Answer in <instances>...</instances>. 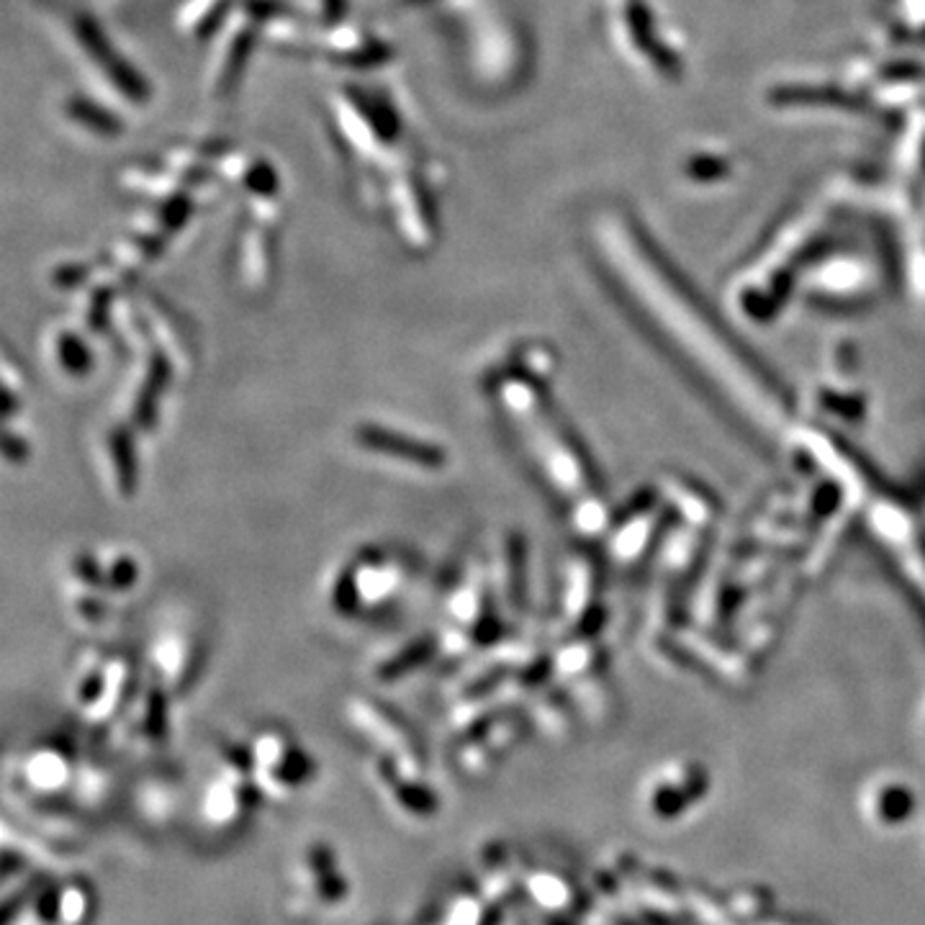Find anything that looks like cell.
I'll list each match as a JSON object with an SVG mask.
<instances>
[{
    "label": "cell",
    "mask_w": 925,
    "mask_h": 925,
    "mask_svg": "<svg viewBox=\"0 0 925 925\" xmlns=\"http://www.w3.org/2000/svg\"><path fill=\"white\" fill-rule=\"evenodd\" d=\"M327 126L334 147L357 170H373L409 147L407 126L394 96L384 88L350 82L327 98Z\"/></svg>",
    "instance_id": "1"
},
{
    "label": "cell",
    "mask_w": 925,
    "mask_h": 925,
    "mask_svg": "<svg viewBox=\"0 0 925 925\" xmlns=\"http://www.w3.org/2000/svg\"><path fill=\"white\" fill-rule=\"evenodd\" d=\"M355 882L330 840H306L290 861L283 910L290 921H332L353 907Z\"/></svg>",
    "instance_id": "2"
},
{
    "label": "cell",
    "mask_w": 925,
    "mask_h": 925,
    "mask_svg": "<svg viewBox=\"0 0 925 925\" xmlns=\"http://www.w3.org/2000/svg\"><path fill=\"white\" fill-rule=\"evenodd\" d=\"M63 21L67 47L80 63L82 78L96 88L93 93L124 111L147 109L152 98L147 75L136 70L101 24L86 13H70Z\"/></svg>",
    "instance_id": "3"
},
{
    "label": "cell",
    "mask_w": 925,
    "mask_h": 925,
    "mask_svg": "<svg viewBox=\"0 0 925 925\" xmlns=\"http://www.w3.org/2000/svg\"><path fill=\"white\" fill-rule=\"evenodd\" d=\"M263 800V792L252 774V759L244 746H224L217 767L203 779L198 797V825L211 836H236L247 828Z\"/></svg>",
    "instance_id": "4"
},
{
    "label": "cell",
    "mask_w": 925,
    "mask_h": 925,
    "mask_svg": "<svg viewBox=\"0 0 925 925\" xmlns=\"http://www.w3.org/2000/svg\"><path fill=\"white\" fill-rule=\"evenodd\" d=\"M290 9L286 0H242L211 42L203 86L211 98H224L240 86L257 44H267V29Z\"/></svg>",
    "instance_id": "5"
},
{
    "label": "cell",
    "mask_w": 925,
    "mask_h": 925,
    "mask_svg": "<svg viewBox=\"0 0 925 925\" xmlns=\"http://www.w3.org/2000/svg\"><path fill=\"white\" fill-rule=\"evenodd\" d=\"M252 774L263 800L290 802L315 784L317 763L283 728H263L247 740Z\"/></svg>",
    "instance_id": "6"
},
{
    "label": "cell",
    "mask_w": 925,
    "mask_h": 925,
    "mask_svg": "<svg viewBox=\"0 0 925 925\" xmlns=\"http://www.w3.org/2000/svg\"><path fill=\"white\" fill-rule=\"evenodd\" d=\"M286 55L317 57L350 73H373L394 59V47L371 29L357 26L353 21H340L330 26L306 24Z\"/></svg>",
    "instance_id": "7"
},
{
    "label": "cell",
    "mask_w": 925,
    "mask_h": 925,
    "mask_svg": "<svg viewBox=\"0 0 925 925\" xmlns=\"http://www.w3.org/2000/svg\"><path fill=\"white\" fill-rule=\"evenodd\" d=\"M371 779L376 792L394 817L407 825H430L440 813V794L425 779V771H415L399 763L376 756L371 767Z\"/></svg>",
    "instance_id": "8"
},
{
    "label": "cell",
    "mask_w": 925,
    "mask_h": 925,
    "mask_svg": "<svg viewBox=\"0 0 925 925\" xmlns=\"http://www.w3.org/2000/svg\"><path fill=\"white\" fill-rule=\"evenodd\" d=\"M80 763L75 753L59 740H44L21 756L16 763V782L24 800L47 805L59 797H70Z\"/></svg>",
    "instance_id": "9"
},
{
    "label": "cell",
    "mask_w": 925,
    "mask_h": 925,
    "mask_svg": "<svg viewBox=\"0 0 925 925\" xmlns=\"http://www.w3.org/2000/svg\"><path fill=\"white\" fill-rule=\"evenodd\" d=\"M355 442L365 450H371L373 455L388 458V461L415 465V469L434 471L445 469L448 465V453L440 445H434L430 440L415 438V434H401V430H394V427H384L376 422H365L355 430Z\"/></svg>",
    "instance_id": "10"
},
{
    "label": "cell",
    "mask_w": 925,
    "mask_h": 925,
    "mask_svg": "<svg viewBox=\"0 0 925 925\" xmlns=\"http://www.w3.org/2000/svg\"><path fill=\"white\" fill-rule=\"evenodd\" d=\"M63 119L67 126L90 140H117L126 129V121L121 117V109L103 101L96 93H73L63 101Z\"/></svg>",
    "instance_id": "11"
},
{
    "label": "cell",
    "mask_w": 925,
    "mask_h": 925,
    "mask_svg": "<svg viewBox=\"0 0 925 925\" xmlns=\"http://www.w3.org/2000/svg\"><path fill=\"white\" fill-rule=\"evenodd\" d=\"M242 0H180L175 29L194 44H211Z\"/></svg>",
    "instance_id": "12"
},
{
    "label": "cell",
    "mask_w": 925,
    "mask_h": 925,
    "mask_svg": "<svg viewBox=\"0 0 925 925\" xmlns=\"http://www.w3.org/2000/svg\"><path fill=\"white\" fill-rule=\"evenodd\" d=\"M484 923V907H481L478 894L473 890L450 892L448 898L440 900L438 913L430 917L427 925H481Z\"/></svg>",
    "instance_id": "13"
},
{
    "label": "cell",
    "mask_w": 925,
    "mask_h": 925,
    "mask_svg": "<svg viewBox=\"0 0 925 925\" xmlns=\"http://www.w3.org/2000/svg\"><path fill=\"white\" fill-rule=\"evenodd\" d=\"M350 0H304L301 13L306 19H311V24L330 26L345 21Z\"/></svg>",
    "instance_id": "14"
},
{
    "label": "cell",
    "mask_w": 925,
    "mask_h": 925,
    "mask_svg": "<svg viewBox=\"0 0 925 925\" xmlns=\"http://www.w3.org/2000/svg\"><path fill=\"white\" fill-rule=\"evenodd\" d=\"M401 3H438V0H401Z\"/></svg>",
    "instance_id": "15"
}]
</instances>
